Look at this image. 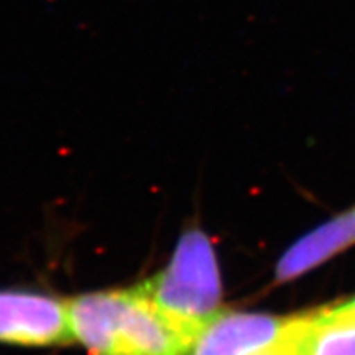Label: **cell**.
Wrapping results in <instances>:
<instances>
[{"label":"cell","instance_id":"obj_6","mask_svg":"<svg viewBox=\"0 0 355 355\" xmlns=\"http://www.w3.org/2000/svg\"><path fill=\"white\" fill-rule=\"evenodd\" d=\"M304 355H355V324H322L313 311Z\"/></svg>","mask_w":355,"mask_h":355},{"label":"cell","instance_id":"obj_8","mask_svg":"<svg viewBox=\"0 0 355 355\" xmlns=\"http://www.w3.org/2000/svg\"><path fill=\"white\" fill-rule=\"evenodd\" d=\"M314 314L322 324H355V296L343 303L319 308Z\"/></svg>","mask_w":355,"mask_h":355},{"label":"cell","instance_id":"obj_2","mask_svg":"<svg viewBox=\"0 0 355 355\" xmlns=\"http://www.w3.org/2000/svg\"><path fill=\"white\" fill-rule=\"evenodd\" d=\"M137 290L186 326L201 332L220 308V275L207 235L193 229L178 243L163 272L145 279Z\"/></svg>","mask_w":355,"mask_h":355},{"label":"cell","instance_id":"obj_3","mask_svg":"<svg viewBox=\"0 0 355 355\" xmlns=\"http://www.w3.org/2000/svg\"><path fill=\"white\" fill-rule=\"evenodd\" d=\"M74 340L68 301L30 291H0V343L50 347Z\"/></svg>","mask_w":355,"mask_h":355},{"label":"cell","instance_id":"obj_4","mask_svg":"<svg viewBox=\"0 0 355 355\" xmlns=\"http://www.w3.org/2000/svg\"><path fill=\"white\" fill-rule=\"evenodd\" d=\"M290 319L220 309L199 332L191 355H252L272 344Z\"/></svg>","mask_w":355,"mask_h":355},{"label":"cell","instance_id":"obj_5","mask_svg":"<svg viewBox=\"0 0 355 355\" xmlns=\"http://www.w3.org/2000/svg\"><path fill=\"white\" fill-rule=\"evenodd\" d=\"M352 245H355V206L293 243L278 261L275 282H293Z\"/></svg>","mask_w":355,"mask_h":355},{"label":"cell","instance_id":"obj_7","mask_svg":"<svg viewBox=\"0 0 355 355\" xmlns=\"http://www.w3.org/2000/svg\"><path fill=\"white\" fill-rule=\"evenodd\" d=\"M311 326V313L291 316L286 329L272 344L252 355H304L306 334Z\"/></svg>","mask_w":355,"mask_h":355},{"label":"cell","instance_id":"obj_1","mask_svg":"<svg viewBox=\"0 0 355 355\" xmlns=\"http://www.w3.org/2000/svg\"><path fill=\"white\" fill-rule=\"evenodd\" d=\"M68 316L74 340L94 355H191L199 336L137 286L68 300Z\"/></svg>","mask_w":355,"mask_h":355}]
</instances>
